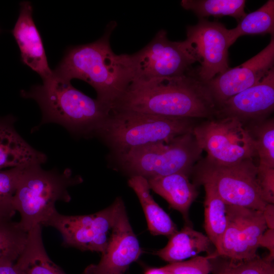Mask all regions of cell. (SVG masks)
<instances>
[{
	"mask_svg": "<svg viewBox=\"0 0 274 274\" xmlns=\"http://www.w3.org/2000/svg\"><path fill=\"white\" fill-rule=\"evenodd\" d=\"M273 274H274V273H273Z\"/></svg>",
	"mask_w": 274,
	"mask_h": 274,
	"instance_id": "cell-37",
	"label": "cell"
},
{
	"mask_svg": "<svg viewBox=\"0 0 274 274\" xmlns=\"http://www.w3.org/2000/svg\"><path fill=\"white\" fill-rule=\"evenodd\" d=\"M192 133L207 152L206 158L213 163L230 165L257 156L253 136L236 118L204 122L193 128Z\"/></svg>",
	"mask_w": 274,
	"mask_h": 274,
	"instance_id": "cell-8",
	"label": "cell"
},
{
	"mask_svg": "<svg viewBox=\"0 0 274 274\" xmlns=\"http://www.w3.org/2000/svg\"><path fill=\"white\" fill-rule=\"evenodd\" d=\"M259 246L269 251L267 258L273 261L274 259V229L267 228L260 238Z\"/></svg>",
	"mask_w": 274,
	"mask_h": 274,
	"instance_id": "cell-31",
	"label": "cell"
},
{
	"mask_svg": "<svg viewBox=\"0 0 274 274\" xmlns=\"http://www.w3.org/2000/svg\"><path fill=\"white\" fill-rule=\"evenodd\" d=\"M115 26L111 22L96 41L68 48L53 70L63 79L88 83L95 89L96 99L111 111L132 78L130 55L116 54L111 48L110 37Z\"/></svg>",
	"mask_w": 274,
	"mask_h": 274,
	"instance_id": "cell-2",
	"label": "cell"
},
{
	"mask_svg": "<svg viewBox=\"0 0 274 274\" xmlns=\"http://www.w3.org/2000/svg\"><path fill=\"white\" fill-rule=\"evenodd\" d=\"M208 255L196 256L188 260L169 263L164 266L171 274H209L212 271V264Z\"/></svg>",
	"mask_w": 274,
	"mask_h": 274,
	"instance_id": "cell-29",
	"label": "cell"
},
{
	"mask_svg": "<svg viewBox=\"0 0 274 274\" xmlns=\"http://www.w3.org/2000/svg\"><path fill=\"white\" fill-rule=\"evenodd\" d=\"M20 13L11 32L20 51L22 63L45 80L53 75L49 65L43 42L32 18V7L29 1L20 3Z\"/></svg>",
	"mask_w": 274,
	"mask_h": 274,
	"instance_id": "cell-16",
	"label": "cell"
},
{
	"mask_svg": "<svg viewBox=\"0 0 274 274\" xmlns=\"http://www.w3.org/2000/svg\"><path fill=\"white\" fill-rule=\"evenodd\" d=\"M121 200L117 198L109 207L90 215H65L56 210L42 226L58 230L64 246L102 253L110 240Z\"/></svg>",
	"mask_w": 274,
	"mask_h": 274,
	"instance_id": "cell-9",
	"label": "cell"
},
{
	"mask_svg": "<svg viewBox=\"0 0 274 274\" xmlns=\"http://www.w3.org/2000/svg\"><path fill=\"white\" fill-rule=\"evenodd\" d=\"M13 216L0 213V261L15 262L22 252L28 232L12 220Z\"/></svg>",
	"mask_w": 274,
	"mask_h": 274,
	"instance_id": "cell-24",
	"label": "cell"
},
{
	"mask_svg": "<svg viewBox=\"0 0 274 274\" xmlns=\"http://www.w3.org/2000/svg\"><path fill=\"white\" fill-rule=\"evenodd\" d=\"M215 274H224L221 272H217L216 273H215Z\"/></svg>",
	"mask_w": 274,
	"mask_h": 274,
	"instance_id": "cell-35",
	"label": "cell"
},
{
	"mask_svg": "<svg viewBox=\"0 0 274 274\" xmlns=\"http://www.w3.org/2000/svg\"><path fill=\"white\" fill-rule=\"evenodd\" d=\"M0 274H23L16 266L15 262L7 261H0Z\"/></svg>",
	"mask_w": 274,
	"mask_h": 274,
	"instance_id": "cell-33",
	"label": "cell"
},
{
	"mask_svg": "<svg viewBox=\"0 0 274 274\" xmlns=\"http://www.w3.org/2000/svg\"><path fill=\"white\" fill-rule=\"evenodd\" d=\"M204 227L207 236L215 248L218 246L227 227V204L210 185L203 184Z\"/></svg>",
	"mask_w": 274,
	"mask_h": 274,
	"instance_id": "cell-23",
	"label": "cell"
},
{
	"mask_svg": "<svg viewBox=\"0 0 274 274\" xmlns=\"http://www.w3.org/2000/svg\"><path fill=\"white\" fill-rule=\"evenodd\" d=\"M26 167L0 170V213L15 215L16 211L13 206V198L20 179Z\"/></svg>",
	"mask_w": 274,
	"mask_h": 274,
	"instance_id": "cell-27",
	"label": "cell"
},
{
	"mask_svg": "<svg viewBox=\"0 0 274 274\" xmlns=\"http://www.w3.org/2000/svg\"><path fill=\"white\" fill-rule=\"evenodd\" d=\"M202 150L192 132L177 136L168 143L158 142L116 154L122 169L147 180L178 172L188 175Z\"/></svg>",
	"mask_w": 274,
	"mask_h": 274,
	"instance_id": "cell-6",
	"label": "cell"
},
{
	"mask_svg": "<svg viewBox=\"0 0 274 274\" xmlns=\"http://www.w3.org/2000/svg\"><path fill=\"white\" fill-rule=\"evenodd\" d=\"M145 274H171L164 266L161 267H150L145 272Z\"/></svg>",
	"mask_w": 274,
	"mask_h": 274,
	"instance_id": "cell-34",
	"label": "cell"
},
{
	"mask_svg": "<svg viewBox=\"0 0 274 274\" xmlns=\"http://www.w3.org/2000/svg\"><path fill=\"white\" fill-rule=\"evenodd\" d=\"M273 108L274 67L258 83L218 105L215 114L242 121L263 117L271 113Z\"/></svg>",
	"mask_w": 274,
	"mask_h": 274,
	"instance_id": "cell-15",
	"label": "cell"
},
{
	"mask_svg": "<svg viewBox=\"0 0 274 274\" xmlns=\"http://www.w3.org/2000/svg\"><path fill=\"white\" fill-rule=\"evenodd\" d=\"M112 110L192 119L215 114L216 106L206 83L190 71L176 77L131 82Z\"/></svg>",
	"mask_w": 274,
	"mask_h": 274,
	"instance_id": "cell-1",
	"label": "cell"
},
{
	"mask_svg": "<svg viewBox=\"0 0 274 274\" xmlns=\"http://www.w3.org/2000/svg\"><path fill=\"white\" fill-rule=\"evenodd\" d=\"M0 31H1V30H0Z\"/></svg>",
	"mask_w": 274,
	"mask_h": 274,
	"instance_id": "cell-36",
	"label": "cell"
},
{
	"mask_svg": "<svg viewBox=\"0 0 274 274\" xmlns=\"http://www.w3.org/2000/svg\"><path fill=\"white\" fill-rule=\"evenodd\" d=\"M255 126L252 133L259 165L274 168V121L265 120Z\"/></svg>",
	"mask_w": 274,
	"mask_h": 274,
	"instance_id": "cell-26",
	"label": "cell"
},
{
	"mask_svg": "<svg viewBox=\"0 0 274 274\" xmlns=\"http://www.w3.org/2000/svg\"><path fill=\"white\" fill-rule=\"evenodd\" d=\"M226 214L227 227L213 253L215 258L243 261L257 257L260 238L267 229L262 211L227 204Z\"/></svg>",
	"mask_w": 274,
	"mask_h": 274,
	"instance_id": "cell-12",
	"label": "cell"
},
{
	"mask_svg": "<svg viewBox=\"0 0 274 274\" xmlns=\"http://www.w3.org/2000/svg\"><path fill=\"white\" fill-rule=\"evenodd\" d=\"M273 64L274 38L271 36L269 44L258 54L206 83L216 106L258 83L273 68Z\"/></svg>",
	"mask_w": 274,
	"mask_h": 274,
	"instance_id": "cell-13",
	"label": "cell"
},
{
	"mask_svg": "<svg viewBox=\"0 0 274 274\" xmlns=\"http://www.w3.org/2000/svg\"><path fill=\"white\" fill-rule=\"evenodd\" d=\"M15 118L0 117V170L41 165L47 156L32 147L16 131Z\"/></svg>",
	"mask_w": 274,
	"mask_h": 274,
	"instance_id": "cell-17",
	"label": "cell"
},
{
	"mask_svg": "<svg viewBox=\"0 0 274 274\" xmlns=\"http://www.w3.org/2000/svg\"><path fill=\"white\" fill-rule=\"evenodd\" d=\"M272 261L267 257L261 258L258 256L243 261L229 260L217 270L224 274H273Z\"/></svg>",
	"mask_w": 274,
	"mask_h": 274,
	"instance_id": "cell-28",
	"label": "cell"
},
{
	"mask_svg": "<svg viewBox=\"0 0 274 274\" xmlns=\"http://www.w3.org/2000/svg\"><path fill=\"white\" fill-rule=\"evenodd\" d=\"M245 0H183L182 7L192 11L199 19L213 16H229L240 21L247 14Z\"/></svg>",
	"mask_w": 274,
	"mask_h": 274,
	"instance_id": "cell-25",
	"label": "cell"
},
{
	"mask_svg": "<svg viewBox=\"0 0 274 274\" xmlns=\"http://www.w3.org/2000/svg\"><path fill=\"white\" fill-rule=\"evenodd\" d=\"M262 214L267 228L274 229V204H266Z\"/></svg>",
	"mask_w": 274,
	"mask_h": 274,
	"instance_id": "cell-32",
	"label": "cell"
},
{
	"mask_svg": "<svg viewBox=\"0 0 274 274\" xmlns=\"http://www.w3.org/2000/svg\"><path fill=\"white\" fill-rule=\"evenodd\" d=\"M257 179L264 201L274 204V168L258 165Z\"/></svg>",
	"mask_w": 274,
	"mask_h": 274,
	"instance_id": "cell-30",
	"label": "cell"
},
{
	"mask_svg": "<svg viewBox=\"0 0 274 274\" xmlns=\"http://www.w3.org/2000/svg\"><path fill=\"white\" fill-rule=\"evenodd\" d=\"M142 253L121 199L109 243L97 264H91L82 274H125Z\"/></svg>",
	"mask_w": 274,
	"mask_h": 274,
	"instance_id": "cell-14",
	"label": "cell"
},
{
	"mask_svg": "<svg viewBox=\"0 0 274 274\" xmlns=\"http://www.w3.org/2000/svg\"><path fill=\"white\" fill-rule=\"evenodd\" d=\"M274 35V1L269 0L256 11L247 14L237 25L228 29L231 46L240 37L245 35Z\"/></svg>",
	"mask_w": 274,
	"mask_h": 274,
	"instance_id": "cell-22",
	"label": "cell"
},
{
	"mask_svg": "<svg viewBox=\"0 0 274 274\" xmlns=\"http://www.w3.org/2000/svg\"><path fill=\"white\" fill-rule=\"evenodd\" d=\"M193 168L195 183L211 186L227 205L262 211L267 204L260 192L257 166L252 159L221 165L205 158Z\"/></svg>",
	"mask_w": 274,
	"mask_h": 274,
	"instance_id": "cell-7",
	"label": "cell"
},
{
	"mask_svg": "<svg viewBox=\"0 0 274 274\" xmlns=\"http://www.w3.org/2000/svg\"><path fill=\"white\" fill-rule=\"evenodd\" d=\"M148 181L150 189L163 197L172 208L179 212L187 225H190L189 210L198 191L196 185L190 181L189 175L178 172L151 178Z\"/></svg>",
	"mask_w": 274,
	"mask_h": 274,
	"instance_id": "cell-18",
	"label": "cell"
},
{
	"mask_svg": "<svg viewBox=\"0 0 274 274\" xmlns=\"http://www.w3.org/2000/svg\"><path fill=\"white\" fill-rule=\"evenodd\" d=\"M128 183L138 197L150 233L169 237L178 231L176 225L152 197L148 180L142 176H133Z\"/></svg>",
	"mask_w": 274,
	"mask_h": 274,
	"instance_id": "cell-20",
	"label": "cell"
},
{
	"mask_svg": "<svg viewBox=\"0 0 274 274\" xmlns=\"http://www.w3.org/2000/svg\"><path fill=\"white\" fill-rule=\"evenodd\" d=\"M41 165L25 168L13 198L14 209L20 216L19 224L27 232L38 224L42 226L56 210L57 201L69 202L68 188L83 182L69 168L60 172L45 170Z\"/></svg>",
	"mask_w": 274,
	"mask_h": 274,
	"instance_id": "cell-4",
	"label": "cell"
},
{
	"mask_svg": "<svg viewBox=\"0 0 274 274\" xmlns=\"http://www.w3.org/2000/svg\"><path fill=\"white\" fill-rule=\"evenodd\" d=\"M191 119L112 110L95 135L119 154L150 144L168 143L192 132Z\"/></svg>",
	"mask_w": 274,
	"mask_h": 274,
	"instance_id": "cell-5",
	"label": "cell"
},
{
	"mask_svg": "<svg viewBox=\"0 0 274 274\" xmlns=\"http://www.w3.org/2000/svg\"><path fill=\"white\" fill-rule=\"evenodd\" d=\"M209 237L186 225L169 237L166 245L155 254L169 263L184 261L204 252L209 253Z\"/></svg>",
	"mask_w": 274,
	"mask_h": 274,
	"instance_id": "cell-19",
	"label": "cell"
},
{
	"mask_svg": "<svg viewBox=\"0 0 274 274\" xmlns=\"http://www.w3.org/2000/svg\"><path fill=\"white\" fill-rule=\"evenodd\" d=\"M21 95L34 99L42 113L41 125L53 123L70 132L84 136L95 135L111 110L75 88L71 81L55 76L42 85L22 90Z\"/></svg>",
	"mask_w": 274,
	"mask_h": 274,
	"instance_id": "cell-3",
	"label": "cell"
},
{
	"mask_svg": "<svg viewBox=\"0 0 274 274\" xmlns=\"http://www.w3.org/2000/svg\"><path fill=\"white\" fill-rule=\"evenodd\" d=\"M41 227L38 224L28 232L25 246L15 262L16 266L23 274H66L48 255Z\"/></svg>",
	"mask_w": 274,
	"mask_h": 274,
	"instance_id": "cell-21",
	"label": "cell"
},
{
	"mask_svg": "<svg viewBox=\"0 0 274 274\" xmlns=\"http://www.w3.org/2000/svg\"><path fill=\"white\" fill-rule=\"evenodd\" d=\"M228 29L222 23L200 18L187 27L186 39L182 41L188 53L199 62L196 77L207 83L228 69Z\"/></svg>",
	"mask_w": 274,
	"mask_h": 274,
	"instance_id": "cell-11",
	"label": "cell"
},
{
	"mask_svg": "<svg viewBox=\"0 0 274 274\" xmlns=\"http://www.w3.org/2000/svg\"><path fill=\"white\" fill-rule=\"evenodd\" d=\"M130 57L132 72L131 82L183 75L190 72L192 65L196 62L182 42L169 40L166 31L163 29Z\"/></svg>",
	"mask_w": 274,
	"mask_h": 274,
	"instance_id": "cell-10",
	"label": "cell"
}]
</instances>
